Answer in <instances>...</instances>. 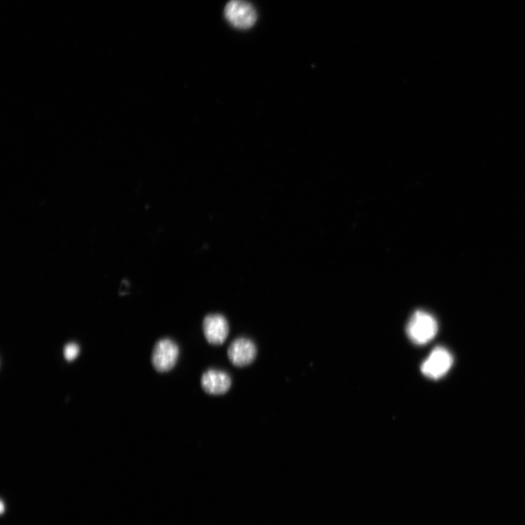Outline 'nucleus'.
Here are the masks:
<instances>
[{"label":"nucleus","mask_w":525,"mask_h":525,"mask_svg":"<svg viewBox=\"0 0 525 525\" xmlns=\"http://www.w3.org/2000/svg\"><path fill=\"white\" fill-rule=\"evenodd\" d=\"M438 323L430 313L419 310L409 319L406 333L415 344L423 346L429 343L438 333Z\"/></svg>","instance_id":"nucleus-1"},{"label":"nucleus","mask_w":525,"mask_h":525,"mask_svg":"<svg viewBox=\"0 0 525 525\" xmlns=\"http://www.w3.org/2000/svg\"><path fill=\"white\" fill-rule=\"evenodd\" d=\"M224 16L231 25L239 30H248L257 20L255 8L245 0H231L225 7Z\"/></svg>","instance_id":"nucleus-2"},{"label":"nucleus","mask_w":525,"mask_h":525,"mask_svg":"<svg viewBox=\"0 0 525 525\" xmlns=\"http://www.w3.org/2000/svg\"><path fill=\"white\" fill-rule=\"evenodd\" d=\"M179 349L170 338L159 340L153 348L151 361L154 369L160 373L171 371L175 367Z\"/></svg>","instance_id":"nucleus-3"},{"label":"nucleus","mask_w":525,"mask_h":525,"mask_svg":"<svg viewBox=\"0 0 525 525\" xmlns=\"http://www.w3.org/2000/svg\"><path fill=\"white\" fill-rule=\"evenodd\" d=\"M454 359L450 352L443 347L433 349L421 366L422 373L432 379L443 377L451 369Z\"/></svg>","instance_id":"nucleus-4"},{"label":"nucleus","mask_w":525,"mask_h":525,"mask_svg":"<svg viewBox=\"0 0 525 525\" xmlns=\"http://www.w3.org/2000/svg\"><path fill=\"white\" fill-rule=\"evenodd\" d=\"M227 353L234 366L242 368L249 366L256 360L258 351L252 340L242 337L232 342Z\"/></svg>","instance_id":"nucleus-5"},{"label":"nucleus","mask_w":525,"mask_h":525,"mask_svg":"<svg viewBox=\"0 0 525 525\" xmlns=\"http://www.w3.org/2000/svg\"><path fill=\"white\" fill-rule=\"evenodd\" d=\"M203 331L205 338L210 344L220 346L224 343L230 333V326L224 316L213 314L204 318Z\"/></svg>","instance_id":"nucleus-6"},{"label":"nucleus","mask_w":525,"mask_h":525,"mask_svg":"<svg viewBox=\"0 0 525 525\" xmlns=\"http://www.w3.org/2000/svg\"><path fill=\"white\" fill-rule=\"evenodd\" d=\"M201 384L205 393L220 396L230 390L232 381L230 374L226 372L210 370L203 374Z\"/></svg>","instance_id":"nucleus-7"},{"label":"nucleus","mask_w":525,"mask_h":525,"mask_svg":"<svg viewBox=\"0 0 525 525\" xmlns=\"http://www.w3.org/2000/svg\"><path fill=\"white\" fill-rule=\"evenodd\" d=\"M79 353L80 348L75 343L67 344L64 348V355L68 361L74 360L78 357Z\"/></svg>","instance_id":"nucleus-8"}]
</instances>
